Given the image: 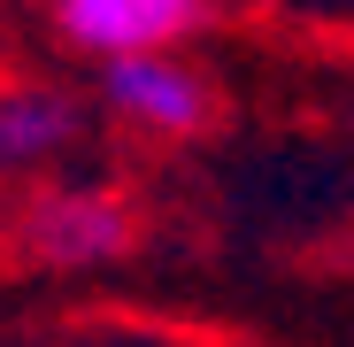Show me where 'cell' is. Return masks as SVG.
<instances>
[{
  "label": "cell",
  "instance_id": "cell-3",
  "mask_svg": "<svg viewBox=\"0 0 354 347\" xmlns=\"http://www.w3.org/2000/svg\"><path fill=\"white\" fill-rule=\"evenodd\" d=\"M216 0H46V24L85 62H124V54H177Z\"/></svg>",
  "mask_w": 354,
  "mask_h": 347
},
{
  "label": "cell",
  "instance_id": "cell-2",
  "mask_svg": "<svg viewBox=\"0 0 354 347\" xmlns=\"http://www.w3.org/2000/svg\"><path fill=\"white\" fill-rule=\"evenodd\" d=\"M93 93H100V108H108L124 132L162 139V147L201 139L216 116H223L216 78L193 62L185 46H177V54H124V62H100V85H93Z\"/></svg>",
  "mask_w": 354,
  "mask_h": 347
},
{
  "label": "cell",
  "instance_id": "cell-1",
  "mask_svg": "<svg viewBox=\"0 0 354 347\" xmlns=\"http://www.w3.org/2000/svg\"><path fill=\"white\" fill-rule=\"evenodd\" d=\"M0 247L24 255L31 270H108L139 247V208L93 178H39L16 193Z\"/></svg>",
  "mask_w": 354,
  "mask_h": 347
},
{
  "label": "cell",
  "instance_id": "cell-4",
  "mask_svg": "<svg viewBox=\"0 0 354 347\" xmlns=\"http://www.w3.org/2000/svg\"><path fill=\"white\" fill-rule=\"evenodd\" d=\"M93 132L85 93L54 78H0V186H39L54 178Z\"/></svg>",
  "mask_w": 354,
  "mask_h": 347
}]
</instances>
